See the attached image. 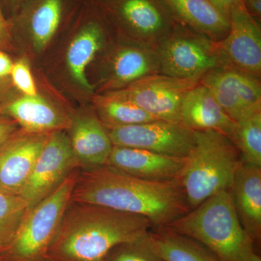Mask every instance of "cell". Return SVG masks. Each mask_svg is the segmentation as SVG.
<instances>
[{"mask_svg":"<svg viewBox=\"0 0 261 261\" xmlns=\"http://www.w3.org/2000/svg\"><path fill=\"white\" fill-rule=\"evenodd\" d=\"M71 202L140 215L153 228L168 226L190 211L180 178L149 181L108 165L79 173Z\"/></svg>","mask_w":261,"mask_h":261,"instance_id":"1","label":"cell"},{"mask_svg":"<svg viewBox=\"0 0 261 261\" xmlns=\"http://www.w3.org/2000/svg\"><path fill=\"white\" fill-rule=\"evenodd\" d=\"M70 203L49 250L61 261H106L113 249L145 238L147 218L92 204Z\"/></svg>","mask_w":261,"mask_h":261,"instance_id":"2","label":"cell"},{"mask_svg":"<svg viewBox=\"0 0 261 261\" xmlns=\"http://www.w3.org/2000/svg\"><path fill=\"white\" fill-rule=\"evenodd\" d=\"M166 226L203 245L221 261H247L255 252L230 191L211 196Z\"/></svg>","mask_w":261,"mask_h":261,"instance_id":"3","label":"cell"},{"mask_svg":"<svg viewBox=\"0 0 261 261\" xmlns=\"http://www.w3.org/2000/svg\"><path fill=\"white\" fill-rule=\"evenodd\" d=\"M242 157L227 137L217 130H194L180 180L190 210L211 196L230 191Z\"/></svg>","mask_w":261,"mask_h":261,"instance_id":"4","label":"cell"},{"mask_svg":"<svg viewBox=\"0 0 261 261\" xmlns=\"http://www.w3.org/2000/svg\"><path fill=\"white\" fill-rule=\"evenodd\" d=\"M77 169L56 190L28 211L8 245L17 261L42 259L56 238L78 177Z\"/></svg>","mask_w":261,"mask_h":261,"instance_id":"5","label":"cell"},{"mask_svg":"<svg viewBox=\"0 0 261 261\" xmlns=\"http://www.w3.org/2000/svg\"><path fill=\"white\" fill-rule=\"evenodd\" d=\"M216 42L195 32L175 29L154 49L160 71L175 78L200 80L221 65Z\"/></svg>","mask_w":261,"mask_h":261,"instance_id":"6","label":"cell"},{"mask_svg":"<svg viewBox=\"0 0 261 261\" xmlns=\"http://www.w3.org/2000/svg\"><path fill=\"white\" fill-rule=\"evenodd\" d=\"M79 167L80 163L69 137L61 130L51 132L20 194L28 211L54 191Z\"/></svg>","mask_w":261,"mask_h":261,"instance_id":"7","label":"cell"},{"mask_svg":"<svg viewBox=\"0 0 261 261\" xmlns=\"http://www.w3.org/2000/svg\"><path fill=\"white\" fill-rule=\"evenodd\" d=\"M200 81L154 73L114 92L135 103L155 119L181 122L180 109L184 97Z\"/></svg>","mask_w":261,"mask_h":261,"instance_id":"8","label":"cell"},{"mask_svg":"<svg viewBox=\"0 0 261 261\" xmlns=\"http://www.w3.org/2000/svg\"><path fill=\"white\" fill-rule=\"evenodd\" d=\"M114 146L146 149L186 157L194 143V130L181 122L155 121L107 128Z\"/></svg>","mask_w":261,"mask_h":261,"instance_id":"9","label":"cell"},{"mask_svg":"<svg viewBox=\"0 0 261 261\" xmlns=\"http://www.w3.org/2000/svg\"><path fill=\"white\" fill-rule=\"evenodd\" d=\"M200 83L233 121L261 108L260 78L231 67L220 65L201 78Z\"/></svg>","mask_w":261,"mask_h":261,"instance_id":"10","label":"cell"},{"mask_svg":"<svg viewBox=\"0 0 261 261\" xmlns=\"http://www.w3.org/2000/svg\"><path fill=\"white\" fill-rule=\"evenodd\" d=\"M216 44L220 64L260 78V29L245 7L231 12L228 34Z\"/></svg>","mask_w":261,"mask_h":261,"instance_id":"11","label":"cell"},{"mask_svg":"<svg viewBox=\"0 0 261 261\" xmlns=\"http://www.w3.org/2000/svg\"><path fill=\"white\" fill-rule=\"evenodd\" d=\"M113 15L138 41L155 49L175 28L174 18L161 0H111Z\"/></svg>","mask_w":261,"mask_h":261,"instance_id":"12","label":"cell"},{"mask_svg":"<svg viewBox=\"0 0 261 261\" xmlns=\"http://www.w3.org/2000/svg\"><path fill=\"white\" fill-rule=\"evenodd\" d=\"M50 134L23 130L0 147V192L20 195Z\"/></svg>","mask_w":261,"mask_h":261,"instance_id":"13","label":"cell"},{"mask_svg":"<svg viewBox=\"0 0 261 261\" xmlns=\"http://www.w3.org/2000/svg\"><path fill=\"white\" fill-rule=\"evenodd\" d=\"M185 161V157L113 145L106 165L142 179L169 181L180 178Z\"/></svg>","mask_w":261,"mask_h":261,"instance_id":"14","label":"cell"},{"mask_svg":"<svg viewBox=\"0 0 261 261\" xmlns=\"http://www.w3.org/2000/svg\"><path fill=\"white\" fill-rule=\"evenodd\" d=\"M230 192L244 229L253 243L258 241L261 235V167L242 159Z\"/></svg>","mask_w":261,"mask_h":261,"instance_id":"15","label":"cell"},{"mask_svg":"<svg viewBox=\"0 0 261 261\" xmlns=\"http://www.w3.org/2000/svg\"><path fill=\"white\" fill-rule=\"evenodd\" d=\"M180 117L181 123L192 130H217L228 137L234 124L209 89L200 83L184 97Z\"/></svg>","mask_w":261,"mask_h":261,"instance_id":"16","label":"cell"},{"mask_svg":"<svg viewBox=\"0 0 261 261\" xmlns=\"http://www.w3.org/2000/svg\"><path fill=\"white\" fill-rule=\"evenodd\" d=\"M69 140L82 167L92 169L107 164L113 145L106 127L95 117L84 116L75 119Z\"/></svg>","mask_w":261,"mask_h":261,"instance_id":"17","label":"cell"},{"mask_svg":"<svg viewBox=\"0 0 261 261\" xmlns=\"http://www.w3.org/2000/svg\"><path fill=\"white\" fill-rule=\"evenodd\" d=\"M173 18L214 42L224 39L229 30V20L207 0H161Z\"/></svg>","mask_w":261,"mask_h":261,"instance_id":"18","label":"cell"},{"mask_svg":"<svg viewBox=\"0 0 261 261\" xmlns=\"http://www.w3.org/2000/svg\"><path fill=\"white\" fill-rule=\"evenodd\" d=\"M159 73L154 49L139 44L126 46L113 57L108 87L123 89L147 75Z\"/></svg>","mask_w":261,"mask_h":261,"instance_id":"19","label":"cell"},{"mask_svg":"<svg viewBox=\"0 0 261 261\" xmlns=\"http://www.w3.org/2000/svg\"><path fill=\"white\" fill-rule=\"evenodd\" d=\"M7 113L29 133H51L61 130L67 122L49 103L39 96H27L13 101Z\"/></svg>","mask_w":261,"mask_h":261,"instance_id":"20","label":"cell"},{"mask_svg":"<svg viewBox=\"0 0 261 261\" xmlns=\"http://www.w3.org/2000/svg\"><path fill=\"white\" fill-rule=\"evenodd\" d=\"M148 239L164 261H221L203 245L168 226L152 228Z\"/></svg>","mask_w":261,"mask_h":261,"instance_id":"21","label":"cell"},{"mask_svg":"<svg viewBox=\"0 0 261 261\" xmlns=\"http://www.w3.org/2000/svg\"><path fill=\"white\" fill-rule=\"evenodd\" d=\"M104 42V32L100 24L89 20L84 24L70 43L67 51V63L75 82L84 89L92 90L86 76V69Z\"/></svg>","mask_w":261,"mask_h":261,"instance_id":"22","label":"cell"},{"mask_svg":"<svg viewBox=\"0 0 261 261\" xmlns=\"http://www.w3.org/2000/svg\"><path fill=\"white\" fill-rule=\"evenodd\" d=\"M65 0H36L25 13V21L34 46L42 50L55 35L62 21Z\"/></svg>","mask_w":261,"mask_h":261,"instance_id":"23","label":"cell"},{"mask_svg":"<svg viewBox=\"0 0 261 261\" xmlns=\"http://www.w3.org/2000/svg\"><path fill=\"white\" fill-rule=\"evenodd\" d=\"M99 116L106 128L128 126L155 121V118L114 92L96 99Z\"/></svg>","mask_w":261,"mask_h":261,"instance_id":"24","label":"cell"},{"mask_svg":"<svg viewBox=\"0 0 261 261\" xmlns=\"http://www.w3.org/2000/svg\"><path fill=\"white\" fill-rule=\"evenodd\" d=\"M228 138L245 162L261 167V108L235 121Z\"/></svg>","mask_w":261,"mask_h":261,"instance_id":"25","label":"cell"},{"mask_svg":"<svg viewBox=\"0 0 261 261\" xmlns=\"http://www.w3.org/2000/svg\"><path fill=\"white\" fill-rule=\"evenodd\" d=\"M27 212L28 205L20 195L0 192V249L9 245Z\"/></svg>","mask_w":261,"mask_h":261,"instance_id":"26","label":"cell"},{"mask_svg":"<svg viewBox=\"0 0 261 261\" xmlns=\"http://www.w3.org/2000/svg\"><path fill=\"white\" fill-rule=\"evenodd\" d=\"M109 255V261H164L151 246L148 233L137 241L116 247Z\"/></svg>","mask_w":261,"mask_h":261,"instance_id":"27","label":"cell"},{"mask_svg":"<svg viewBox=\"0 0 261 261\" xmlns=\"http://www.w3.org/2000/svg\"><path fill=\"white\" fill-rule=\"evenodd\" d=\"M10 75L15 87L24 95H37L34 79L27 62L19 61L13 64Z\"/></svg>","mask_w":261,"mask_h":261,"instance_id":"28","label":"cell"},{"mask_svg":"<svg viewBox=\"0 0 261 261\" xmlns=\"http://www.w3.org/2000/svg\"><path fill=\"white\" fill-rule=\"evenodd\" d=\"M221 15L229 20L233 10L244 7L243 0H207Z\"/></svg>","mask_w":261,"mask_h":261,"instance_id":"29","label":"cell"},{"mask_svg":"<svg viewBox=\"0 0 261 261\" xmlns=\"http://www.w3.org/2000/svg\"><path fill=\"white\" fill-rule=\"evenodd\" d=\"M16 132V122L0 114V147L15 135Z\"/></svg>","mask_w":261,"mask_h":261,"instance_id":"30","label":"cell"},{"mask_svg":"<svg viewBox=\"0 0 261 261\" xmlns=\"http://www.w3.org/2000/svg\"><path fill=\"white\" fill-rule=\"evenodd\" d=\"M244 7L247 13L255 20H260L261 0H243Z\"/></svg>","mask_w":261,"mask_h":261,"instance_id":"31","label":"cell"},{"mask_svg":"<svg viewBox=\"0 0 261 261\" xmlns=\"http://www.w3.org/2000/svg\"><path fill=\"white\" fill-rule=\"evenodd\" d=\"M13 65L9 57L0 51V79L10 75Z\"/></svg>","mask_w":261,"mask_h":261,"instance_id":"32","label":"cell"},{"mask_svg":"<svg viewBox=\"0 0 261 261\" xmlns=\"http://www.w3.org/2000/svg\"><path fill=\"white\" fill-rule=\"evenodd\" d=\"M8 25L0 9V40L8 37Z\"/></svg>","mask_w":261,"mask_h":261,"instance_id":"33","label":"cell"},{"mask_svg":"<svg viewBox=\"0 0 261 261\" xmlns=\"http://www.w3.org/2000/svg\"><path fill=\"white\" fill-rule=\"evenodd\" d=\"M247 261H261L260 256L257 255L255 252L250 255V257L247 259Z\"/></svg>","mask_w":261,"mask_h":261,"instance_id":"34","label":"cell"},{"mask_svg":"<svg viewBox=\"0 0 261 261\" xmlns=\"http://www.w3.org/2000/svg\"><path fill=\"white\" fill-rule=\"evenodd\" d=\"M6 1L8 2L11 6L15 7L18 4H20L23 0H6Z\"/></svg>","mask_w":261,"mask_h":261,"instance_id":"35","label":"cell"},{"mask_svg":"<svg viewBox=\"0 0 261 261\" xmlns=\"http://www.w3.org/2000/svg\"><path fill=\"white\" fill-rule=\"evenodd\" d=\"M44 261H61L59 260H57L56 258H53V257H49V258H46Z\"/></svg>","mask_w":261,"mask_h":261,"instance_id":"36","label":"cell"},{"mask_svg":"<svg viewBox=\"0 0 261 261\" xmlns=\"http://www.w3.org/2000/svg\"><path fill=\"white\" fill-rule=\"evenodd\" d=\"M0 261H1V260H0Z\"/></svg>","mask_w":261,"mask_h":261,"instance_id":"37","label":"cell"}]
</instances>
